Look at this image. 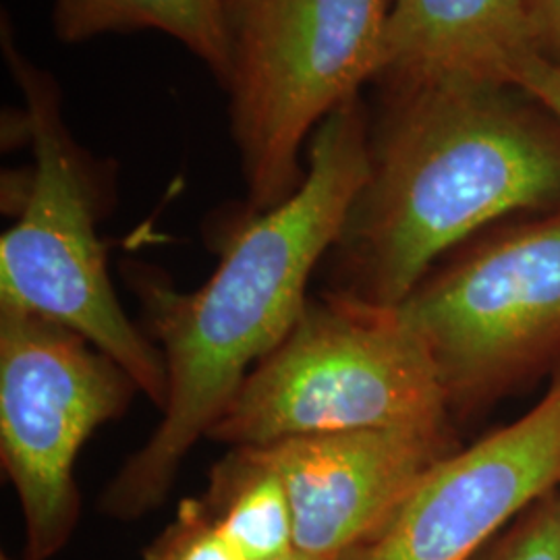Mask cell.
Returning <instances> with one entry per match:
<instances>
[{
  "mask_svg": "<svg viewBox=\"0 0 560 560\" xmlns=\"http://www.w3.org/2000/svg\"><path fill=\"white\" fill-rule=\"evenodd\" d=\"M368 141L370 117L353 96L314 131L300 189L249 217L198 291L179 293L138 270L133 287L164 358L168 400L154 434L106 483L98 501L106 517L138 521L162 506L189 451L289 335L365 183Z\"/></svg>",
  "mask_w": 560,
  "mask_h": 560,
  "instance_id": "1",
  "label": "cell"
},
{
  "mask_svg": "<svg viewBox=\"0 0 560 560\" xmlns=\"http://www.w3.org/2000/svg\"><path fill=\"white\" fill-rule=\"evenodd\" d=\"M277 560H328V559H316V557H307V555H303V552H298V550H293L291 555H287V557H280Z\"/></svg>",
  "mask_w": 560,
  "mask_h": 560,
  "instance_id": "17",
  "label": "cell"
},
{
  "mask_svg": "<svg viewBox=\"0 0 560 560\" xmlns=\"http://www.w3.org/2000/svg\"><path fill=\"white\" fill-rule=\"evenodd\" d=\"M136 381L59 322L0 303V459L20 499L23 560H52L81 515L75 463Z\"/></svg>",
  "mask_w": 560,
  "mask_h": 560,
  "instance_id": "7",
  "label": "cell"
},
{
  "mask_svg": "<svg viewBox=\"0 0 560 560\" xmlns=\"http://www.w3.org/2000/svg\"><path fill=\"white\" fill-rule=\"evenodd\" d=\"M384 90L328 291L399 307L460 243L560 208V120L515 85Z\"/></svg>",
  "mask_w": 560,
  "mask_h": 560,
  "instance_id": "2",
  "label": "cell"
},
{
  "mask_svg": "<svg viewBox=\"0 0 560 560\" xmlns=\"http://www.w3.org/2000/svg\"><path fill=\"white\" fill-rule=\"evenodd\" d=\"M513 85L544 106L560 120V69L540 59L529 57L515 73Z\"/></svg>",
  "mask_w": 560,
  "mask_h": 560,
  "instance_id": "16",
  "label": "cell"
},
{
  "mask_svg": "<svg viewBox=\"0 0 560 560\" xmlns=\"http://www.w3.org/2000/svg\"><path fill=\"white\" fill-rule=\"evenodd\" d=\"M0 560H13V559H11V557H9V555H4V552H2V555H0Z\"/></svg>",
  "mask_w": 560,
  "mask_h": 560,
  "instance_id": "18",
  "label": "cell"
},
{
  "mask_svg": "<svg viewBox=\"0 0 560 560\" xmlns=\"http://www.w3.org/2000/svg\"><path fill=\"white\" fill-rule=\"evenodd\" d=\"M465 420L560 372V208L481 231L399 307Z\"/></svg>",
  "mask_w": 560,
  "mask_h": 560,
  "instance_id": "4",
  "label": "cell"
},
{
  "mask_svg": "<svg viewBox=\"0 0 560 560\" xmlns=\"http://www.w3.org/2000/svg\"><path fill=\"white\" fill-rule=\"evenodd\" d=\"M448 425L434 365L399 310L326 289L245 376L206 439L266 446L349 430Z\"/></svg>",
  "mask_w": 560,
  "mask_h": 560,
  "instance_id": "3",
  "label": "cell"
},
{
  "mask_svg": "<svg viewBox=\"0 0 560 560\" xmlns=\"http://www.w3.org/2000/svg\"><path fill=\"white\" fill-rule=\"evenodd\" d=\"M4 52L25 98L34 171L18 222L0 240V303L59 322L117 361L164 409L161 349L120 307L96 233L94 183L60 115L59 88L4 32Z\"/></svg>",
  "mask_w": 560,
  "mask_h": 560,
  "instance_id": "6",
  "label": "cell"
},
{
  "mask_svg": "<svg viewBox=\"0 0 560 560\" xmlns=\"http://www.w3.org/2000/svg\"><path fill=\"white\" fill-rule=\"evenodd\" d=\"M156 30L179 40L208 65L222 85L231 71V48L222 0H55L60 40Z\"/></svg>",
  "mask_w": 560,
  "mask_h": 560,
  "instance_id": "12",
  "label": "cell"
},
{
  "mask_svg": "<svg viewBox=\"0 0 560 560\" xmlns=\"http://www.w3.org/2000/svg\"><path fill=\"white\" fill-rule=\"evenodd\" d=\"M388 11L390 0H222L249 217L300 189L307 136L376 80Z\"/></svg>",
  "mask_w": 560,
  "mask_h": 560,
  "instance_id": "5",
  "label": "cell"
},
{
  "mask_svg": "<svg viewBox=\"0 0 560 560\" xmlns=\"http://www.w3.org/2000/svg\"><path fill=\"white\" fill-rule=\"evenodd\" d=\"M559 492H560V483H559Z\"/></svg>",
  "mask_w": 560,
  "mask_h": 560,
  "instance_id": "19",
  "label": "cell"
},
{
  "mask_svg": "<svg viewBox=\"0 0 560 560\" xmlns=\"http://www.w3.org/2000/svg\"><path fill=\"white\" fill-rule=\"evenodd\" d=\"M534 55L525 0H390L374 81L513 85Z\"/></svg>",
  "mask_w": 560,
  "mask_h": 560,
  "instance_id": "10",
  "label": "cell"
},
{
  "mask_svg": "<svg viewBox=\"0 0 560 560\" xmlns=\"http://www.w3.org/2000/svg\"><path fill=\"white\" fill-rule=\"evenodd\" d=\"M474 560H560V492H546Z\"/></svg>",
  "mask_w": 560,
  "mask_h": 560,
  "instance_id": "14",
  "label": "cell"
},
{
  "mask_svg": "<svg viewBox=\"0 0 560 560\" xmlns=\"http://www.w3.org/2000/svg\"><path fill=\"white\" fill-rule=\"evenodd\" d=\"M525 13L536 57L560 69V0H525Z\"/></svg>",
  "mask_w": 560,
  "mask_h": 560,
  "instance_id": "15",
  "label": "cell"
},
{
  "mask_svg": "<svg viewBox=\"0 0 560 560\" xmlns=\"http://www.w3.org/2000/svg\"><path fill=\"white\" fill-rule=\"evenodd\" d=\"M201 501L245 560H277L295 550L289 494L261 446H231L210 469Z\"/></svg>",
  "mask_w": 560,
  "mask_h": 560,
  "instance_id": "11",
  "label": "cell"
},
{
  "mask_svg": "<svg viewBox=\"0 0 560 560\" xmlns=\"http://www.w3.org/2000/svg\"><path fill=\"white\" fill-rule=\"evenodd\" d=\"M560 483V372L520 420L430 467L393 515L339 560H474Z\"/></svg>",
  "mask_w": 560,
  "mask_h": 560,
  "instance_id": "8",
  "label": "cell"
},
{
  "mask_svg": "<svg viewBox=\"0 0 560 560\" xmlns=\"http://www.w3.org/2000/svg\"><path fill=\"white\" fill-rule=\"evenodd\" d=\"M287 488L295 550L339 560L393 515L421 476L460 448L448 428H374L261 446Z\"/></svg>",
  "mask_w": 560,
  "mask_h": 560,
  "instance_id": "9",
  "label": "cell"
},
{
  "mask_svg": "<svg viewBox=\"0 0 560 560\" xmlns=\"http://www.w3.org/2000/svg\"><path fill=\"white\" fill-rule=\"evenodd\" d=\"M140 560H245L201 499L180 501L175 520L150 541Z\"/></svg>",
  "mask_w": 560,
  "mask_h": 560,
  "instance_id": "13",
  "label": "cell"
}]
</instances>
